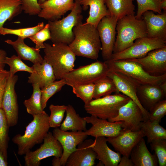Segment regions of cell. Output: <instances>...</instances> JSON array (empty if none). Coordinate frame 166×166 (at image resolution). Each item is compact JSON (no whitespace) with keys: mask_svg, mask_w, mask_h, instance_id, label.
I'll return each mask as SVG.
<instances>
[{"mask_svg":"<svg viewBox=\"0 0 166 166\" xmlns=\"http://www.w3.org/2000/svg\"><path fill=\"white\" fill-rule=\"evenodd\" d=\"M74 39L69 46L76 56L97 60L101 43L97 27L82 22L73 29Z\"/></svg>","mask_w":166,"mask_h":166,"instance_id":"obj_1","label":"cell"},{"mask_svg":"<svg viewBox=\"0 0 166 166\" xmlns=\"http://www.w3.org/2000/svg\"><path fill=\"white\" fill-rule=\"evenodd\" d=\"M33 119L26 127L24 134H18L12 139L18 147V154L25 155L36 144L42 143L50 128L48 115L45 112L33 116Z\"/></svg>","mask_w":166,"mask_h":166,"instance_id":"obj_2","label":"cell"},{"mask_svg":"<svg viewBox=\"0 0 166 166\" xmlns=\"http://www.w3.org/2000/svg\"><path fill=\"white\" fill-rule=\"evenodd\" d=\"M117 34L113 53H118L129 47L137 39L147 37L145 23L143 19L134 15L125 16L118 20Z\"/></svg>","mask_w":166,"mask_h":166,"instance_id":"obj_3","label":"cell"},{"mask_svg":"<svg viewBox=\"0 0 166 166\" xmlns=\"http://www.w3.org/2000/svg\"><path fill=\"white\" fill-rule=\"evenodd\" d=\"M44 58L51 65L56 80L64 78L74 69L76 56L68 45L61 43H44Z\"/></svg>","mask_w":166,"mask_h":166,"instance_id":"obj_4","label":"cell"},{"mask_svg":"<svg viewBox=\"0 0 166 166\" xmlns=\"http://www.w3.org/2000/svg\"><path fill=\"white\" fill-rule=\"evenodd\" d=\"M82 6L79 0H75V5L70 13L61 20L48 21L53 43H64L69 45L73 41V27L82 22Z\"/></svg>","mask_w":166,"mask_h":166,"instance_id":"obj_5","label":"cell"},{"mask_svg":"<svg viewBox=\"0 0 166 166\" xmlns=\"http://www.w3.org/2000/svg\"><path fill=\"white\" fill-rule=\"evenodd\" d=\"M131 99L120 93L97 99L85 104L86 113L99 118L109 120L116 117L120 108Z\"/></svg>","mask_w":166,"mask_h":166,"instance_id":"obj_6","label":"cell"},{"mask_svg":"<svg viewBox=\"0 0 166 166\" xmlns=\"http://www.w3.org/2000/svg\"><path fill=\"white\" fill-rule=\"evenodd\" d=\"M109 71L118 72L131 78L140 85H159L166 81V74L153 76L146 72L140 64L128 60L104 61Z\"/></svg>","mask_w":166,"mask_h":166,"instance_id":"obj_7","label":"cell"},{"mask_svg":"<svg viewBox=\"0 0 166 166\" xmlns=\"http://www.w3.org/2000/svg\"><path fill=\"white\" fill-rule=\"evenodd\" d=\"M109 71L105 61H97L74 69L66 74L63 78L65 80L66 85L72 87L81 85L94 84L107 76Z\"/></svg>","mask_w":166,"mask_h":166,"instance_id":"obj_8","label":"cell"},{"mask_svg":"<svg viewBox=\"0 0 166 166\" xmlns=\"http://www.w3.org/2000/svg\"><path fill=\"white\" fill-rule=\"evenodd\" d=\"M166 46V40L147 37L137 39L129 47L120 52L113 53L110 59L113 60L139 58L153 50Z\"/></svg>","mask_w":166,"mask_h":166,"instance_id":"obj_9","label":"cell"},{"mask_svg":"<svg viewBox=\"0 0 166 166\" xmlns=\"http://www.w3.org/2000/svg\"><path fill=\"white\" fill-rule=\"evenodd\" d=\"M43 141L39 148L33 151L30 150L25 155V166H39L41 161L45 158L51 156L61 157L62 147L52 132H49Z\"/></svg>","mask_w":166,"mask_h":166,"instance_id":"obj_10","label":"cell"},{"mask_svg":"<svg viewBox=\"0 0 166 166\" xmlns=\"http://www.w3.org/2000/svg\"><path fill=\"white\" fill-rule=\"evenodd\" d=\"M117 21L110 15L105 16L97 27L101 43L102 56L105 61L110 59L113 53Z\"/></svg>","mask_w":166,"mask_h":166,"instance_id":"obj_11","label":"cell"},{"mask_svg":"<svg viewBox=\"0 0 166 166\" xmlns=\"http://www.w3.org/2000/svg\"><path fill=\"white\" fill-rule=\"evenodd\" d=\"M108 120L112 122L121 121L123 129L135 132L140 130L141 122L146 119L139 107L131 99L120 108L116 117Z\"/></svg>","mask_w":166,"mask_h":166,"instance_id":"obj_12","label":"cell"},{"mask_svg":"<svg viewBox=\"0 0 166 166\" xmlns=\"http://www.w3.org/2000/svg\"><path fill=\"white\" fill-rule=\"evenodd\" d=\"M126 60L138 63L150 75L156 76L166 74V46L152 50L141 58Z\"/></svg>","mask_w":166,"mask_h":166,"instance_id":"obj_13","label":"cell"},{"mask_svg":"<svg viewBox=\"0 0 166 166\" xmlns=\"http://www.w3.org/2000/svg\"><path fill=\"white\" fill-rule=\"evenodd\" d=\"M18 79L17 75H9L2 100L1 108L5 113L10 127L16 125L18 121L19 108L15 90Z\"/></svg>","mask_w":166,"mask_h":166,"instance_id":"obj_14","label":"cell"},{"mask_svg":"<svg viewBox=\"0 0 166 166\" xmlns=\"http://www.w3.org/2000/svg\"><path fill=\"white\" fill-rule=\"evenodd\" d=\"M53 136L61 144L63 149L60 157L61 166H65L70 155L77 149V146L85 140L88 136L84 131L69 132L55 128L53 131Z\"/></svg>","mask_w":166,"mask_h":166,"instance_id":"obj_15","label":"cell"},{"mask_svg":"<svg viewBox=\"0 0 166 166\" xmlns=\"http://www.w3.org/2000/svg\"><path fill=\"white\" fill-rule=\"evenodd\" d=\"M87 123L92 126L84 131L87 136L95 138L98 137H113L118 134L122 130V122H112L91 115L84 117Z\"/></svg>","mask_w":166,"mask_h":166,"instance_id":"obj_16","label":"cell"},{"mask_svg":"<svg viewBox=\"0 0 166 166\" xmlns=\"http://www.w3.org/2000/svg\"><path fill=\"white\" fill-rule=\"evenodd\" d=\"M144 136V133L141 130L134 132L122 129L116 136L106 138L107 142L112 145L117 152L123 156L130 157L132 148Z\"/></svg>","mask_w":166,"mask_h":166,"instance_id":"obj_17","label":"cell"},{"mask_svg":"<svg viewBox=\"0 0 166 166\" xmlns=\"http://www.w3.org/2000/svg\"><path fill=\"white\" fill-rule=\"evenodd\" d=\"M107 76L113 80L119 92L128 97L137 105L146 120H148V112L142 106L137 96V89L140 84L131 78L118 72L109 71Z\"/></svg>","mask_w":166,"mask_h":166,"instance_id":"obj_18","label":"cell"},{"mask_svg":"<svg viewBox=\"0 0 166 166\" xmlns=\"http://www.w3.org/2000/svg\"><path fill=\"white\" fill-rule=\"evenodd\" d=\"M75 5V0H47L40 4L41 9L38 16L48 21L59 20Z\"/></svg>","mask_w":166,"mask_h":166,"instance_id":"obj_19","label":"cell"},{"mask_svg":"<svg viewBox=\"0 0 166 166\" xmlns=\"http://www.w3.org/2000/svg\"><path fill=\"white\" fill-rule=\"evenodd\" d=\"M93 140H85L68 158L66 166H93L97 159L96 152L90 146Z\"/></svg>","mask_w":166,"mask_h":166,"instance_id":"obj_20","label":"cell"},{"mask_svg":"<svg viewBox=\"0 0 166 166\" xmlns=\"http://www.w3.org/2000/svg\"><path fill=\"white\" fill-rule=\"evenodd\" d=\"M137 96L141 105L148 111L157 102L165 97L166 92L159 85H140L138 86Z\"/></svg>","mask_w":166,"mask_h":166,"instance_id":"obj_21","label":"cell"},{"mask_svg":"<svg viewBox=\"0 0 166 166\" xmlns=\"http://www.w3.org/2000/svg\"><path fill=\"white\" fill-rule=\"evenodd\" d=\"M146 25L147 37L159 38L166 40V12L156 14L148 10L142 14Z\"/></svg>","mask_w":166,"mask_h":166,"instance_id":"obj_22","label":"cell"},{"mask_svg":"<svg viewBox=\"0 0 166 166\" xmlns=\"http://www.w3.org/2000/svg\"><path fill=\"white\" fill-rule=\"evenodd\" d=\"M90 146L96 152L97 159L105 166H117L121 158V154L111 149L107 144L105 137L95 138Z\"/></svg>","mask_w":166,"mask_h":166,"instance_id":"obj_23","label":"cell"},{"mask_svg":"<svg viewBox=\"0 0 166 166\" xmlns=\"http://www.w3.org/2000/svg\"><path fill=\"white\" fill-rule=\"evenodd\" d=\"M33 71L28 77V83H36L40 88H43L56 79L53 67L44 58L41 64H33Z\"/></svg>","mask_w":166,"mask_h":166,"instance_id":"obj_24","label":"cell"},{"mask_svg":"<svg viewBox=\"0 0 166 166\" xmlns=\"http://www.w3.org/2000/svg\"><path fill=\"white\" fill-rule=\"evenodd\" d=\"M134 166H156L158 161L156 155L148 149L143 137L132 149L130 155Z\"/></svg>","mask_w":166,"mask_h":166,"instance_id":"obj_25","label":"cell"},{"mask_svg":"<svg viewBox=\"0 0 166 166\" xmlns=\"http://www.w3.org/2000/svg\"><path fill=\"white\" fill-rule=\"evenodd\" d=\"M82 9L86 10L89 7V16L86 20L87 23L97 27L101 19L110 15L105 2V0H79Z\"/></svg>","mask_w":166,"mask_h":166,"instance_id":"obj_26","label":"cell"},{"mask_svg":"<svg viewBox=\"0 0 166 166\" xmlns=\"http://www.w3.org/2000/svg\"><path fill=\"white\" fill-rule=\"evenodd\" d=\"M5 42L12 45L21 59L29 61L33 64L42 62L44 58L40 53V49L27 45L25 43L24 39L18 37L15 41L8 39Z\"/></svg>","mask_w":166,"mask_h":166,"instance_id":"obj_27","label":"cell"},{"mask_svg":"<svg viewBox=\"0 0 166 166\" xmlns=\"http://www.w3.org/2000/svg\"><path fill=\"white\" fill-rule=\"evenodd\" d=\"M66 116L61 123L60 128L64 131H85L87 130L86 121L84 117L77 113L74 107L70 105H66Z\"/></svg>","mask_w":166,"mask_h":166,"instance_id":"obj_28","label":"cell"},{"mask_svg":"<svg viewBox=\"0 0 166 166\" xmlns=\"http://www.w3.org/2000/svg\"><path fill=\"white\" fill-rule=\"evenodd\" d=\"M134 0H105L110 15L117 19L129 15H134Z\"/></svg>","mask_w":166,"mask_h":166,"instance_id":"obj_29","label":"cell"},{"mask_svg":"<svg viewBox=\"0 0 166 166\" xmlns=\"http://www.w3.org/2000/svg\"><path fill=\"white\" fill-rule=\"evenodd\" d=\"M21 0H0V28L21 14Z\"/></svg>","mask_w":166,"mask_h":166,"instance_id":"obj_30","label":"cell"},{"mask_svg":"<svg viewBox=\"0 0 166 166\" xmlns=\"http://www.w3.org/2000/svg\"><path fill=\"white\" fill-rule=\"evenodd\" d=\"M157 121L149 119L141 122L140 129L147 137L148 143L156 139H166V130Z\"/></svg>","mask_w":166,"mask_h":166,"instance_id":"obj_31","label":"cell"},{"mask_svg":"<svg viewBox=\"0 0 166 166\" xmlns=\"http://www.w3.org/2000/svg\"><path fill=\"white\" fill-rule=\"evenodd\" d=\"M33 92L31 97L25 100L23 104L27 113L32 116L45 111L42 109L41 103V89L38 84H32Z\"/></svg>","mask_w":166,"mask_h":166,"instance_id":"obj_32","label":"cell"},{"mask_svg":"<svg viewBox=\"0 0 166 166\" xmlns=\"http://www.w3.org/2000/svg\"><path fill=\"white\" fill-rule=\"evenodd\" d=\"M119 93L113 80L107 76L94 83L93 99L110 95L112 93Z\"/></svg>","mask_w":166,"mask_h":166,"instance_id":"obj_33","label":"cell"},{"mask_svg":"<svg viewBox=\"0 0 166 166\" xmlns=\"http://www.w3.org/2000/svg\"><path fill=\"white\" fill-rule=\"evenodd\" d=\"M9 127L5 113L2 109L0 108V148L7 160L10 140Z\"/></svg>","mask_w":166,"mask_h":166,"instance_id":"obj_34","label":"cell"},{"mask_svg":"<svg viewBox=\"0 0 166 166\" xmlns=\"http://www.w3.org/2000/svg\"><path fill=\"white\" fill-rule=\"evenodd\" d=\"M55 81L41 89V103L43 110L46 108L49 99L60 91L62 88L66 85V81L64 78Z\"/></svg>","mask_w":166,"mask_h":166,"instance_id":"obj_35","label":"cell"},{"mask_svg":"<svg viewBox=\"0 0 166 166\" xmlns=\"http://www.w3.org/2000/svg\"><path fill=\"white\" fill-rule=\"evenodd\" d=\"M44 27V23H39L34 27L18 29H10L3 27L0 28V34L5 35L10 34L16 35L23 39L29 38L42 29Z\"/></svg>","mask_w":166,"mask_h":166,"instance_id":"obj_36","label":"cell"},{"mask_svg":"<svg viewBox=\"0 0 166 166\" xmlns=\"http://www.w3.org/2000/svg\"><path fill=\"white\" fill-rule=\"evenodd\" d=\"M3 62L8 65L10 67L9 71L10 76H13L18 71H26L30 73L33 71L32 67H30L26 65L18 56L13 55L10 57H6Z\"/></svg>","mask_w":166,"mask_h":166,"instance_id":"obj_37","label":"cell"},{"mask_svg":"<svg viewBox=\"0 0 166 166\" xmlns=\"http://www.w3.org/2000/svg\"><path fill=\"white\" fill-rule=\"evenodd\" d=\"M66 105H55L51 104L49 106L50 115L49 117V122L50 128H56L60 127L66 112Z\"/></svg>","mask_w":166,"mask_h":166,"instance_id":"obj_38","label":"cell"},{"mask_svg":"<svg viewBox=\"0 0 166 166\" xmlns=\"http://www.w3.org/2000/svg\"><path fill=\"white\" fill-rule=\"evenodd\" d=\"M137 9L136 14L135 16L136 18L141 19L142 14L145 12L150 10L161 14L162 12L160 8L159 0H136Z\"/></svg>","mask_w":166,"mask_h":166,"instance_id":"obj_39","label":"cell"},{"mask_svg":"<svg viewBox=\"0 0 166 166\" xmlns=\"http://www.w3.org/2000/svg\"><path fill=\"white\" fill-rule=\"evenodd\" d=\"M76 96L87 103L93 99L94 84L90 83L76 85L72 87Z\"/></svg>","mask_w":166,"mask_h":166,"instance_id":"obj_40","label":"cell"},{"mask_svg":"<svg viewBox=\"0 0 166 166\" xmlns=\"http://www.w3.org/2000/svg\"><path fill=\"white\" fill-rule=\"evenodd\" d=\"M152 151L156 155L159 166H166V139H160L152 141L150 143Z\"/></svg>","mask_w":166,"mask_h":166,"instance_id":"obj_41","label":"cell"},{"mask_svg":"<svg viewBox=\"0 0 166 166\" xmlns=\"http://www.w3.org/2000/svg\"><path fill=\"white\" fill-rule=\"evenodd\" d=\"M28 38L35 44L36 48L44 49L45 47L44 42L51 38L49 23H48L43 28Z\"/></svg>","mask_w":166,"mask_h":166,"instance_id":"obj_42","label":"cell"},{"mask_svg":"<svg viewBox=\"0 0 166 166\" xmlns=\"http://www.w3.org/2000/svg\"><path fill=\"white\" fill-rule=\"evenodd\" d=\"M148 112V119L160 122L166 114V100L164 99L158 101Z\"/></svg>","mask_w":166,"mask_h":166,"instance_id":"obj_43","label":"cell"},{"mask_svg":"<svg viewBox=\"0 0 166 166\" xmlns=\"http://www.w3.org/2000/svg\"><path fill=\"white\" fill-rule=\"evenodd\" d=\"M38 0H21L22 10L30 15H38L41 9Z\"/></svg>","mask_w":166,"mask_h":166,"instance_id":"obj_44","label":"cell"},{"mask_svg":"<svg viewBox=\"0 0 166 166\" xmlns=\"http://www.w3.org/2000/svg\"><path fill=\"white\" fill-rule=\"evenodd\" d=\"M9 75V71L5 69L0 72V108H2V98Z\"/></svg>","mask_w":166,"mask_h":166,"instance_id":"obj_45","label":"cell"},{"mask_svg":"<svg viewBox=\"0 0 166 166\" xmlns=\"http://www.w3.org/2000/svg\"><path fill=\"white\" fill-rule=\"evenodd\" d=\"M117 166H134V165L129 157L123 156L121 157Z\"/></svg>","mask_w":166,"mask_h":166,"instance_id":"obj_46","label":"cell"},{"mask_svg":"<svg viewBox=\"0 0 166 166\" xmlns=\"http://www.w3.org/2000/svg\"><path fill=\"white\" fill-rule=\"evenodd\" d=\"M7 56L6 52L3 49H0V72L5 70V64L3 62L4 60Z\"/></svg>","mask_w":166,"mask_h":166,"instance_id":"obj_47","label":"cell"},{"mask_svg":"<svg viewBox=\"0 0 166 166\" xmlns=\"http://www.w3.org/2000/svg\"><path fill=\"white\" fill-rule=\"evenodd\" d=\"M8 164L7 160L0 148V166H7Z\"/></svg>","mask_w":166,"mask_h":166,"instance_id":"obj_48","label":"cell"},{"mask_svg":"<svg viewBox=\"0 0 166 166\" xmlns=\"http://www.w3.org/2000/svg\"><path fill=\"white\" fill-rule=\"evenodd\" d=\"M52 165L53 166H61L60 162V157H54L52 160Z\"/></svg>","mask_w":166,"mask_h":166,"instance_id":"obj_49","label":"cell"},{"mask_svg":"<svg viewBox=\"0 0 166 166\" xmlns=\"http://www.w3.org/2000/svg\"><path fill=\"white\" fill-rule=\"evenodd\" d=\"M160 8L164 11L166 10V0H162L160 2Z\"/></svg>","mask_w":166,"mask_h":166,"instance_id":"obj_50","label":"cell"},{"mask_svg":"<svg viewBox=\"0 0 166 166\" xmlns=\"http://www.w3.org/2000/svg\"><path fill=\"white\" fill-rule=\"evenodd\" d=\"M47 0H38V3L40 4H42Z\"/></svg>","mask_w":166,"mask_h":166,"instance_id":"obj_51","label":"cell"},{"mask_svg":"<svg viewBox=\"0 0 166 166\" xmlns=\"http://www.w3.org/2000/svg\"><path fill=\"white\" fill-rule=\"evenodd\" d=\"M97 166H104L103 164L101 161H100L97 164Z\"/></svg>","mask_w":166,"mask_h":166,"instance_id":"obj_52","label":"cell"},{"mask_svg":"<svg viewBox=\"0 0 166 166\" xmlns=\"http://www.w3.org/2000/svg\"><path fill=\"white\" fill-rule=\"evenodd\" d=\"M160 1H161L162 0H159Z\"/></svg>","mask_w":166,"mask_h":166,"instance_id":"obj_53","label":"cell"}]
</instances>
